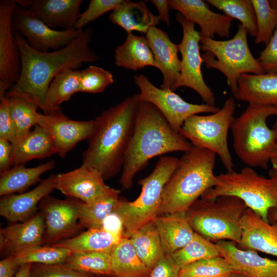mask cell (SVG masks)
I'll use <instances>...</instances> for the list:
<instances>
[{
    "label": "cell",
    "instance_id": "obj_52",
    "mask_svg": "<svg viewBox=\"0 0 277 277\" xmlns=\"http://www.w3.org/2000/svg\"><path fill=\"white\" fill-rule=\"evenodd\" d=\"M155 6L158 12L160 21H163L168 26L170 24L169 10L170 9L168 1L166 0H152L151 1Z\"/></svg>",
    "mask_w": 277,
    "mask_h": 277
},
{
    "label": "cell",
    "instance_id": "obj_12",
    "mask_svg": "<svg viewBox=\"0 0 277 277\" xmlns=\"http://www.w3.org/2000/svg\"><path fill=\"white\" fill-rule=\"evenodd\" d=\"M133 78L140 90V101L154 105L176 132L179 133L184 122L190 116L201 113H213L220 109L206 104L188 103L170 89L155 86L144 74L134 75Z\"/></svg>",
    "mask_w": 277,
    "mask_h": 277
},
{
    "label": "cell",
    "instance_id": "obj_6",
    "mask_svg": "<svg viewBox=\"0 0 277 277\" xmlns=\"http://www.w3.org/2000/svg\"><path fill=\"white\" fill-rule=\"evenodd\" d=\"M221 196L239 198L248 208L269 222L270 211L277 209V172L273 170L269 177H266L247 166L239 171L220 174L216 185L201 197L212 199Z\"/></svg>",
    "mask_w": 277,
    "mask_h": 277
},
{
    "label": "cell",
    "instance_id": "obj_47",
    "mask_svg": "<svg viewBox=\"0 0 277 277\" xmlns=\"http://www.w3.org/2000/svg\"><path fill=\"white\" fill-rule=\"evenodd\" d=\"M0 100V138L6 139L13 144L16 140V133L9 112V100L6 96Z\"/></svg>",
    "mask_w": 277,
    "mask_h": 277
},
{
    "label": "cell",
    "instance_id": "obj_13",
    "mask_svg": "<svg viewBox=\"0 0 277 277\" xmlns=\"http://www.w3.org/2000/svg\"><path fill=\"white\" fill-rule=\"evenodd\" d=\"M82 202L73 198L59 200L49 195L41 201L38 207L45 223L44 243L53 245L77 232L82 227L79 212Z\"/></svg>",
    "mask_w": 277,
    "mask_h": 277
},
{
    "label": "cell",
    "instance_id": "obj_36",
    "mask_svg": "<svg viewBox=\"0 0 277 277\" xmlns=\"http://www.w3.org/2000/svg\"><path fill=\"white\" fill-rule=\"evenodd\" d=\"M120 193V190L114 189L111 192L92 202H82L79 212L81 226L87 229L101 227L105 218L116 208L121 199Z\"/></svg>",
    "mask_w": 277,
    "mask_h": 277
},
{
    "label": "cell",
    "instance_id": "obj_20",
    "mask_svg": "<svg viewBox=\"0 0 277 277\" xmlns=\"http://www.w3.org/2000/svg\"><path fill=\"white\" fill-rule=\"evenodd\" d=\"M56 174H52L41 181L33 189L2 196L0 214L11 222H22L32 216L41 201L55 189Z\"/></svg>",
    "mask_w": 277,
    "mask_h": 277
},
{
    "label": "cell",
    "instance_id": "obj_54",
    "mask_svg": "<svg viewBox=\"0 0 277 277\" xmlns=\"http://www.w3.org/2000/svg\"><path fill=\"white\" fill-rule=\"evenodd\" d=\"M271 162L277 163V141L272 153Z\"/></svg>",
    "mask_w": 277,
    "mask_h": 277
},
{
    "label": "cell",
    "instance_id": "obj_8",
    "mask_svg": "<svg viewBox=\"0 0 277 277\" xmlns=\"http://www.w3.org/2000/svg\"><path fill=\"white\" fill-rule=\"evenodd\" d=\"M179 161L174 156L161 157L152 172L138 181L142 190L138 197L132 202L121 199L114 211L123 222V236L129 238L158 215L164 187Z\"/></svg>",
    "mask_w": 277,
    "mask_h": 277
},
{
    "label": "cell",
    "instance_id": "obj_19",
    "mask_svg": "<svg viewBox=\"0 0 277 277\" xmlns=\"http://www.w3.org/2000/svg\"><path fill=\"white\" fill-rule=\"evenodd\" d=\"M170 8L176 10L186 18L201 28V37L214 39L215 35L228 37L233 18L210 10L202 0H169Z\"/></svg>",
    "mask_w": 277,
    "mask_h": 277
},
{
    "label": "cell",
    "instance_id": "obj_44",
    "mask_svg": "<svg viewBox=\"0 0 277 277\" xmlns=\"http://www.w3.org/2000/svg\"><path fill=\"white\" fill-rule=\"evenodd\" d=\"M123 0H91L87 8L79 15L75 26L76 30L83 29L89 23L105 13L115 10Z\"/></svg>",
    "mask_w": 277,
    "mask_h": 277
},
{
    "label": "cell",
    "instance_id": "obj_9",
    "mask_svg": "<svg viewBox=\"0 0 277 277\" xmlns=\"http://www.w3.org/2000/svg\"><path fill=\"white\" fill-rule=\"evenodd\" d=\"M247 33L246 29L239 24L231 39L218 41L201 37L200 40V49L205 52L201 55L203 62L207 68L217 69L226 76L233 94L238 88V81L242 74L265 73L249 49Z\"/></svg>",
    "mask_w": 277,
    "mask_h": 277
},
{
    "label": "cell",
    "instance_id": "obj_21",
    "mask_svg": "<svg viewBox=\"0 0 277 277\" xmlns=\"http://www.w3.org/2000/svg\"><path fill=\"white\" fill-rule=\"evenodd\" d=\"M153 54L155 68L163 76L161 88L173 91L181 70V60L178 57L179 46L170 39L168 34L156 26H152L146 34Z\"/></svg>",
    "mask_w": 277,
    "mask_h": 277
},
{
    "label": "cell",
    "instance_id": "obj_23",
    "mask_svg": "<svg viewBox=\"0 0 277 277\" xmlns=\"http://www.w3.org/2000/svg\"><path fill=\"white\" fill-rule=\"evenodd\" d=\"M45 231L44 220L40 211L25 221L1 228V252L10 255L41 245L44 243Z\"/></svg>",
    "mask_w": 277,
    "mask_h": 277
},
{
    "label": "cell",
    "instance_id": "obj_7",
    "mask_svg": "<svg viewBox=\"0 0 277 277\" xmlns=\"http://www.w3.org/2000/svg\"><path fill=\"white\" fill-rule=\"evenodd\" d=\"M247 208L243 201L233 196L200 197L186 212V216L194 232L206 239L238 244L242 235L241 220Z\"/></svg>",
    "mask_w": 277,
    "mask_h": 277
},
{
    "label": "cell",
    "instance_id": "obj_28",
    "mask_svg": "<svg viewBox=\"0 0 277 277\" xmlns=\"http://www.w3.org/2000/svg\"><path fill=\"white\" fill-rule=\"evenodd\" d=\"M110 22L123 28L127 33L138 31L146 34L160 19L149 10L144 2L123 0L109 15Z\"/></svg>",
    "mask_w": 277,
    "mask_h": 277
},
{
    "label": "cell",
    "instance_id": "obj_55",
    "mask_svg": "<svg viewBox=\"0 0 277 277\" xmlns=\"http://www.w3.org/2000/svg\"><path fill=\"white\" fill-rule=\"evenodd\" d=\"M270 212L271 213H269V216L271 217V220L273 222L277 221V209H272Z\"/></svg>",
    "mask_w": 277,
    "mask_h": 277
},
{
    "label": "cell",
    "instance_id": "obj_1",
    "mask_svg": "<svg viewBox=\"0 0 277 277\" xmlns=\"http://www.w3.org/2000/svg\"><path fill=\"white\" fill-rule=\"evenodd\" d=\"M14 34L19 49L22 68L18 81L8 92L23 95L42 110L49 86L57 74L67 69L77 70L83 63L100 59L90 47L91 28L83 29L67 46L48 52L33 49L19 33L14 32Z\"/></svg>",
    "mask_w": 277,
    "mask_h": 277
},
{
    "label": "cell",
    "instance_id": "obj_49",
    "mask_svg": "<svg viewBox=\"0 0 277 277\" xmlns=\"http://www.w3.org/2000/svg\"><path fill=\"white\" fill-rule=\"evenodd\" d=\"M13 165L12 144L0 138V173L9 170Z\"/></svg>",
    "mask_w": 277,
    "mask_h": 277
},
{
    "label": "cell",
    "instance_id": "obj_46",
    "mask_svg": "<svg viewBox=\"0 0 277 277\" xmlns=\"http://www.w3.org/2000/svg\"><path fill=\"white\" fill-rule=\"evenodd\" d=\"M257 61L265 73H277V28Z\"/></svg>",
    "mask_w": 277,
    "mask_h": 277
},
{
    "label": "cell",
    "instance_id": "obj_38",
    "mask_svg": "<svg viewBox=\"0 0 277 277\" xmlns=\"http://www.w3.org/2000/svg\"><path fill=\"white\" fill-rule=\"evenodd\" d=\"M170 255L180 268L200 260L221 256L215 244L196 232L189 243Z\"/></svg>",
    "mask_w": 277,
    "mask_h": 277
},
{
    "label": "cell",
    "instance_id": "obj_48",
    "mask_svg": "<svg viewBox=\"0 0 277 277\" xmlns=\"http://www.w3.org/2000/svg\"><path fill=\"white\" fill-rule=\"evenodd\" d=\"M180 269L170 254H165L151 270L150 277H179Z\"/></svg>",
    "mask_w": 277,
    "mask_h": 277
},
{
    "label": "cell",
    "instance_id": "obj_27",
    "mask_svg": "<svg viewBox=\"0 0 277 277\" xmlns=\"http://www.w3.org/2000/svg\"><path fill=\"white\" fill-rule=\"evenodd\" d=\"M57 153L51 134L37 124L24 138L12 144L13 165H22L34 159H44Z\"/></svg>",
    "mask_w": 277,
    "mask_h": 277
},
{
    "label": "cell",
    "instance_id": "obj_37",
    "mask_svg": "<svg viewBox=\"0 0 277 277\" xmlns=\"http://www.w3.org/2000/svg\"><path fill=\"white\" fill-rule=\"evenodd\" d=\"M111 253L72 252L64 264L80 272L113 277Z\"/></svg>",
    "mask_w": 277,
    "mask_h": 277
},
{
    "label": "cell",
    "instance_id": "obj_30",
    "mask_svg": "<svg viewBox=\"0 0 277 277\" xmlns=\"http://www.w3.org/2000/svg\"><path fill=\"white\" fill-rule=\"evenodd\" d=\"M55 165L54 160L31 168L18 165L0 173V195L24 192L30 186L40 182L42 174L52 169Z\"/></svg>",
    "mask_w": 277,
    "mask_h": 277
},
{
    "label": "cell",
    "instance_id": "obj_33",
    "mask_svg": "<svg viewBox=\"0 0 277 277\" xmlns=\"http://www.w3.org/2000/svg\"><path fill=\"white\" fill-rule=\"evenodd\" d=\"M129 238L138 258L150 270L165 254L154 221L138 229Z\"/></svg>",
    "mask_w": 277,
    "mask_h": 277
},
{
    "label": "cell",
    "instance_id": "obj_50",
    "mask_svg": "<svg viewBox=\"0 0 277 277\" xmlns=\"http://www.w3.org/2000/svg\"><path fill=\"white\" fill-rule=\"evenodd\" d=\"M101 227L108 232L123 236V222L121 217L115 211L105 218Z\"/></svg>",
    "mask_w": 277,
    "mask_h": 277
},
{
    "label": "cell",
    "instance_id": "obj_31",
    "mask_svg": "<svg viewBox=\"0 0 277 277\" xmlns=\"http://www.w3.org/2000/svg\"><path fill=\"white\" fill-rule=\"evenodd\" d=\"M122 237L108 232L101 227L88 229L53 245L66 248L72 252H111Z\"/></svg>",
    "mask_w": 277,
    "mask_h": 277
},
{
    "label": "cell",
    "instance_id": "obj_17",
    "mask_svg": "<svg viewBox=\"0 0 277 277\" xmlns=\"http://www.w3.org/2000/svg\"><path fill=\"white\" fill-rule=\"evenodd\" d=\"M102 174L85 165L56 174L55 189L70 198L89 203L111 192L114 188L106 185Z\"/></svg>",
    "mask_w": 277,
    "mask_h": 277
},
{
    "label": "cell",
    "instance_id": "obj_11",
    "mask_svg": "<svg viewBox=\"0 0 277 277\" xmlns=\"http://www.w3.org/2000/svg\"><path fill=\"white\" fill-rule=\"evenodd\" d=\"M176 20L181 25L183 37L178 44L182 55L181 70L173 91L180 87H186L196 92L205 104L215 106L214 93L205 83L201 70L203 59L200 54V32L195 29L194 23L178 13Z\"/></svg>",
    "mask_w": 277,
    "mask_h": 277
},
{
    "label": "cell",
    "instance_id": "obj_22",
    "mask_svg": "<svg viewBox=\"0 0 277 277\" xmlns=\"http://www.w3.org/2000/svg\"><path fill=\"white\" fill-rule=\"evenodd\" d=\"M215 244L234 272L249 277H277V260L262 257L255 251L240 249L230 241H218Z\"/></svg>",
    "mask_w": 277,
    "mask_h": 277
},
{
    "label": "cell",
    "instance_id": "obj_14",
    "mask_svg": "<svg viewBox=\"0 0 277 277\" xmlns=\"http://www.w3.org/2000/svg\"><path fill=\"white\" fill-rule=\"evenodd\" d=\"M12 27L14 32L26 38L31 47L41 52L56 50L67 46L84 29H52L18 5L12 15Z\"/></svg>",
    "mask_w": 277,
    "mask_h": 277
},
{
    "label": "cell",
    "instance_id": "obj_15",
    "mask_svg": "<svg viewBox=\"0 0 277 277\" xmlns=\"http://www.w3.org/2000/svg\"><path fill=\"white\" fill-rule=\"evenodd\" d=\"M17 7L15 1H0V99L17 82L21 71V53L12 27Z\"/></svg>",
    "mask_w": 277,
    "mask_h": 277
},
{
    "label": "cell",
    "instance_id": "obj_25",
    "mask_svg": "<svg viewBox=\"0 0 277 277\" xmlns=\"http://www.w3.org/2000/svg\"><path fill=\"white\" fill-rule=\"evenodd\" d=\"M233 94L249 104L277 107V73L243 74Z\"/></svg>",
    "mask_w": 277,
    "mask_h": 277
},
{
    "label": "cell",
    "instance_id": "obj_59",
    "mask_svg": "<svg viewBox=\"0 0 277 277\" xmlns=\"http://www.w3.org/2000/svg\"><path fill=\"white\" fill-rule=\"evenodd\" d=\"M93 277H112V276H106V275H94Z\"/></svg>",
    "mask_w": 277,
    "mask_h": 277
},
{
    "label": "cell",
    "instance_id": "obj_42",
    "mask_svg": "<svg viewBox=\"0 0 277 277\" xmlns=\"http://www.w3.org/2000/svg\"><path fill=\"white\" fill-rule=\"evenodd\" d=\"M233 272L229 262L220 256L200 260L181 268L179 277H224Z\"/></svg>",
    "mask_w": 277,
    "mask_h": 277
},
{
    "label": "cell",
    "instance_id": "obj_56",
    "mask_svg": "<svg viewBox=\"0 0 277 277\" xmlns=\"http://www.w3.org/2000/svg\"><path fill=\"white\" fill-rule=\"evenodd\" d=\"M224 277H249V276L246 275H244L243 274L240 273L233 272L225 276Z\"/></svg>",
    "mask_w": 277,
    "mask_h": 277
},
{
    "label": "cell",
    "instance_id": "obj_53",
    "mask_svg": "<svg viewBox=\"0 0 277 277\" xmlns=\"http://www.w3.org/2000/svg\"><path fill=\"white\" fill-rule=\"evenodd\" d=\"M31 266L32 264L21 265L14 277H30Z\"/></svg>",
    "mask_w": 277,
    "mask_h": 277
},
{
    "label": "cell",
    "instance_id": "obj_26",
    "mask_svg": "<svg viewBox=\"0 0 277 277\" xmlns=\"http://www.w3.org/2000/svg\"><path fill=\"white\" fill-rule=\"evenodd\" d=\"M153 221L165 254H171L184 247L195 233L186 213L159 215Z\"/></svg>",
    "mask_w": 277,
    "mask_h": 277
},
{
    "label": "cell",
    "instance_id": "obj_2",
    "mask_svg": "<svg viewBox=\"0 0 277 277\" xmlns=\"http://www.w3.org/2000/svg\"><path fill=\"white\" fill-rule=\"evenodd\" d=\"M140 102L138 94L129 96L94 120L82 164L98 170L105 180L122 170Z\"/></svg>",
    "mask_w": 277,
    "mask_h": 277
},
{
    "label": "cell",
    "instance_id": "obj_16",
    "mask_svg": "<svg viewBox=\"0 0 277 277\" xmlns=\"http://www.w3.org/2000/svg\"><path fill=\"white\" fill-rule=\"evenodd\" d=\"M35 120L38 124L51 134L55 144L58 154L65 157L78 143L88 140L93 130L94 121H75L69 118L56 110L48 113H36Z\"/></svg>",
    "mask_w": 277,
    "mask_h": 277
},
{
    "label": "cell",
    "instance_id": "obj_5",
    "mask_svg": "<svg viewBox=\"0 0 277 277\" xmlns=\"http://www.w3.org/2000/svg\"><path fill=\"white\" fill-rule=\"evenodd\" d=\"M277 115V107L249 104L231 127L236 155L247 166L267 168L276 142L267 119Z\"/></svg>",
    "mask_w": 277,
    "mask_h": 277
},
{
    "label": "cell",
    "instance_id": "obj_29",
    "mask_svg": "<svg viewBox=\"0 0 277 277\" xmlns=\"http://www.w3.org/2000/svg\"><path fill=\"white\" fill-rule=\"evenodd\" d=\"M115 64L118 67L137 70L147 66L155 67L153 54L147 38L127 33L124 42L115 50Z\"/></svg>",
    "mask_w": 277,
    "mask_h": 277
},
{
    "label": "cell",
    "instance_id": "obj_35",
    "mask_svg": "<svg viewBox=\"0 0 277 277\" xmlns=\"http://www.w3.org/2000/svg\"><path fill=\"white\" fill-rule=\"evenodd\" d=\"M5 96L9 100V112L16 133L15 143L24 138L31 128L37 125L35 115L39 107L33 101L18 93L7 92Z\"/></svg>",
    "mask_w": 277,
    "mask_h": 277
},
{
    "label": "cell",
    "instance_id": "obj_51",
    "mask_svg": "<svg viewBox=\"0 0 277 277\" xmlns=\"http://www.w3.org/2000/svg\"><path fill=\"white\" fill-rule=\"evenodd\" d=\"M20 267L13 255L7 256L0 262V277H13Z\"/></svg>",
    "mask_w": 277,
    "mask_h": 277
},
{
    "label": "cell",
    "instance_id": "obj_45",
    "mask_svg": "<svg viewBox=\"0 0 277 277\" xmlns=\"http://www.w3.org/2000/svg\"><path fill=\"white\" fill-rule=\"evenodd\" d=\"M94 275L76 271L65 264H32L30 277H93Z\"/></svg>",
    "mask_w": 277,
    "mask_h": 277
},
{
    "label": "cell",
    "instance_id": "obj_10",
    "mask_svg": "<svg viewBox=\"0 0 277 277\" xmlns=\"http://www.w3.org/2000/svg\"><path fill=\"white\" fill-rule=\"evenodd\" d=\"M235 109L233 97H229L217 112L188 117L179 131V133L193 146L210 150L217 154L227 171H233L234 167L227 136L235 118Z\"/></svg>",
    "mask_w": 277,
    "mask_h": 277
},
{
    "label": "cell",
    "instance_id": "obj_58",
    "mask_svg": "<svg viewBox=\"0 0 277 277\" xmlns=\"http://www.w3.org/2000/svg\"><path fill=\"white\" fill-rule=\"evenodd\" d=\"M273 167V170L277 172V163L271 162Z\"/></svg>",
    "mask_w": 277,
    "mask_h": 277
},
{
    "label": "cell",
    "instance_id": "obj_57",
    "mask_svg": "<svg viewBox=\"0 0 277 277\" xmlns=\"http://www.w3.org/2000/svg\"><path fill=\"white\" fill-rule=\"evenodd\" d=\"M272 130L274 132L275 137L277 140V121L274 123L272 127Z\"/></svg>",
    "mask_w": 277,
    "mask_h": 277
},
{
    "label": "cell",
    "instance_id": "obj_43",
    "mask_svg": "<svg viewBox=\"0 0 277 277\" xmlns=\"http://www.w3.org/2000/svg\"><path fill=\"white\" fill-rule=\"evenodd\" d=\"M114 83L113 75L109 71L94 65L81 70L80 92L90 93L103 92Z\"/></svg>",
    "mask_w": 277,
    "mask_h": 277
},
{
    "label": "cell",
    "instance_id": "obj_3",
    "mask_svg": "<svg viewBox=\"0 0 277 277\" xmlns=\"http://www.w3.org/2000/svg\"><path fill=\"white\" fill-rule=\"evenodd\" d=\"M192 146L171 127L154 105L140 101L122 170L121 186L125 189H130L136 173L152 158L172 152H185Z\"/></svg>",
    "mask_w": 277,
    "mask_h": 277
},
{
    "label": "cell",
    "instance_id": "obj_34",
    "mask_svg": "<svg viewBox=\"0 0 277 277\" xmlns=\"http://www.w3.org/2000/svg\"><path fill=\"white\" fill-rule=\"evenodd\" d=\"M81 70L67 69L57 74L51 82L43 111L45 114L60 109L61 105L80 92Z\"/></svg>",
    "mask_w": 277,
    "mask_h": 277
},
{
    "label": "cell",
    "instance_id": "obj_41",
    "mask_svg": "<svg viewBox=\"0 0 277 277\" xmlns=\"http://www.w3.org/2000/svg\"><path fill=\"white\" fill-rule=\"evenodd\" d=\"M251 1L254 9L257 23L255 43L266 45L277 28V1Z\"/></svg>",
    "mask_w": 277,
    "mask_h": 277
},
{
    "label": "cell",
    "instance_id": "obj_24",
    "mask_svg": "<svg viewBox=\"0 0 277 277\" xmlns=\"http://www.w3.org/2000/svg\"><path fill=\"white\" fill-rule=\"evenodd\" d=\"M241 225L242 235L239 248L257 250L277 257V221L270 224L247 208Z\"/></svg>",
    "mask_w": 277,
    "mask_h": 277
},
{
    "label": "cell",
    "instance_id": "obj_18",
    "mask_svg": "<svg viewBox=\"0 0 277 277\" xmlns=\"http://www.w3.org/2000/svg\"><path fill=\"white\" fill-rule=\"evenodd\" d=\"M30 15L55 29H75L82 0H16Z\"/></svg>",
    "mask_w": 277,
    "mask_h": 277
},
{
    "label": "cell",
    "instance_id": "obj_32",
    "mask_svg": "<svg viewBox=\"0 0 277 277\" xmlns=\"http://www.w3.org/2000/svg\"><path fill=\"white\" fill-rule=\"evenodd\" d=\"M113 277H150L129 238L123 236L111 253Z\"/></svg>",
    "mask_w": 277,
    "mask_h": 277
},
{
    "label": "cell",
    "instance_id": "obj_40",
    "mask_svg": "<svg viewBox=\"0 0 277 277\" xmlns=\"http://www.w3.org/2000/svg\"><path fill=\"white\" fill-rule=\"evenodd\" d=\"M72 251L55 245H38L13 254L21 266L26 264H64Z\"/></svg>",
    "mask_w": 277,
    "mask_h": 277
},
{
    "label": "cell",
    "instance_id": "obj_4",
    "mask_svg": "<svg viewBox=\"0 0 277 277\" xmlns=\"http://www.w3.org/2000/svg\"><path fill=\"white\" fill-rule=\"evenodd\" d=\"M216 154L196 147L184 152L166 183L158 215L186 213L191 205L217 183Z\"/></svg>",
    "mask_w": 277,
    "mask_h": 277
},
{
    "label": "cell",
    "instance_id": "obj_60",
    "mask_svg": "<svg viewBox=\"0 0 277 277\" xmlns=\"http://www.w3.org/2000/svg\"><path fill=\"white\" fill-rule=\"evenodd\" d=\"M193 277H202V276H193Z\"/></svg>",
    "mask_w": 277,
    "mask_h": 277
},
{
    "label": "cell",
    "instance_id": "obj_39",
    "mask_svg": "<svg viewBox=\"0 0 277 277\" xmlns=\"http://www.w3.org/2000/svg\"><path fill=\"white\" fill-rule=\"evenodd\" d=\"M207 4L240 21L251 36L256 37L257 23L255 11L251 0H206Z\"/></svg>",
    "mask_w": 277,
    "mask_h": 277
}]
</instances>
